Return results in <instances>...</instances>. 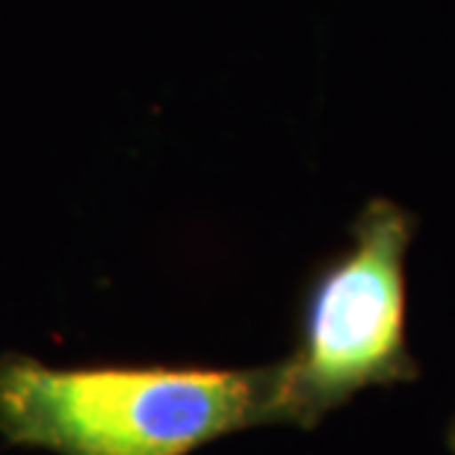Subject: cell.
<instances>
[{
    "label": "cell",
    "mask_w": 455,
    "mask_h": 455,
    "mask_svg": "<svg viewBox=\"0 0 455 455\" xmlns=\"http://www.w3.org/2000/svg\"><path fill=\"white\" fill-rule=\"evenodd\" d=\"M447 447H450V452L455 455V420L450 423V429H447Z\"/></svg>",
    "instance_id": "cell-3"
},
{
    "label": "cell",
    "mask_w": 455,
    "mask_h": 455,
    "mask_svg": "<svg viewBox=\"0 0 455 455\" xmlns=\"http://www.w3.org/2000/svg\"><path fill=\"white\" fill-rule=\"evenodd\" d=\"M272 363L216 367H48L0 358V435L57 455H189L269 426Z\"/></svg>",
    "instance_id": "cell-1"
},
{
    "label": "cell",
    "mask_w": 455,
    "mask_h": 455,
    "mask_svg": "<svg viewBox=\"0 0 455 455\" xmlns=\"http://www.w3.org/2000/svg\"><path fill=\"white\" fill-rule=\"evenodd\" d=\"M417 225L403 204L370 198L349 225V243L314 269L293 352L272 363L269 426L316 429L363 390L420 379L408 346V249Z\"/></svg>",
    "instance_id": "cell-2"
}]
</instances>
